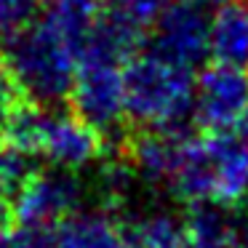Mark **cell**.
<instances>
[{
    "instance_id": "obj_1",
    "label": "cell",
    "mask_w": 248,
    "mask_h": 248,
    "mask_svg": "<svg viewBox=\"0 0 248 248\" xmlns=\"http://www.w3.org/2000/svg\"><path fill=\"white\" fill-rule=\"evenodd\" d=\"M168 192L195 203H219L237 208L248 198V139L227 134L187 136Z\"/></svg>"
},
{
    "instance_id": "obj_2",
    "label": "cell",
    "mask_w": 248,
    "mask_h": 248,
    "mask_svg": "<svg viewBox=\"0 0 248 248\" xmlns=\"http://www.w3.org/2000/svg\"><path fill=\"white\" fill-rule=\"evenodd\" d=\"M22 102L38 107H62L70 102L78 75V51L54 16L46 14L22 35L0 46Z\"/></svg>"
},
{
    "instance_id": "obj_3",
    "label": "cell",
    "mask_w": 248,
    "mask_h": 248,
    "mask_svg": "<svg viewBox=\"0 0 248 248\" xmlns=\"http://www.w3.org/2000/svg\"><path fill=\"white\" fill-rule=\"evenodd\" d=\"M123 80L125 115L136 128L187 134V125L195 123L192 70L147 51L128 59Z\"/></svg>"
},
{
    "instance_id": "obj_4",
    "label": "cell",
    "mask_w": 248,
    "mask_h": 248,
    "mask_svg": "<svg viewBox=\"0 0 248 248\" xmlns=\"http://www.w3.org/2000/svg\"><path fill=\"white\" fill-rule=\"evenodd\" d=\"M0 139L32 152L54 168L83 171L104 157L107 139L83 118L62 107H38L22 102L0 128Z\"/></svg>"
},
{
    "instance_id": "obj_5",
    "label": "cell",
    "mask_w": 248,
    "mask_h": 248,
    "mask_svg": "<svg viewBox=\"0 0 248 248\" xmlns=\"http://www.w3.org/2000/svg\"><path fill=\"white\" fill-rule=\"evenodd\" d=\"M125 64L109 59H88L78 62L75 86L70 93V107L78 118H83L93 131L107 139V144L120 147L125 141Z\"/></svg>"
},
{
    "instance_id": "obj_6",
    "label": "cell",
    "mask_w": 248,
    "mask_h": 248,
    "mask_svg": "<svg viewBox=\"0 0 248 248\" xmlns=\"http://www.w3.org/2000/svg\"><path fill=\"white\" fill-rule=\"evenodd\" d=\"M211 22L203 0H173L152 22L150 51L179 67L195 70L211 54Z\"/></svg>"
},
{
    "instance_id": "obj_7",
    "label": "cell",
    "mask_w": 248,
    "mask_h": 248,
    "mask_svg": "<svg viewBox=\"0 0 248 248\" xmlns=\"http://www.w3.org/2000/svg\"><path fill=\"white\" fill-rule=\"evenodd\" d=\"M88 195L91 184L80 171L54 166L40 168L16 198V221L19 227H56L67 216L83 211Z\"/></svg>"
},
{
    "instance_id": "obj_8",
    "label": "cell",
    "mask_w": 248,
    "mask_h": 248,
    "mask_svg": "<svg viewBox=\"0 0 248 248\" xmlns=\"http://www.w3.org/2000/svg\"><path fill=\"white\" fill-rule=\"evenodd\" d=\"M248 115V72L232 64H208L195 80V125L227 134Z\"/></svg>"
},
{
    "instance_id": "obj_9",
    "label": "cell",
    "mask_w": 248,
    "mask_h": 248,
    "mask_svg": "<svg viewBox=\"0 0 248 248\" xmlns=\"http://www.w3.org/2000/svg\"><path fill=\"white\" fill-rule=\"evenodd\" d=\"M54 248H134L112 211H78L54 227Z\"/></svg>"
},
{
    "instance_id": "obj_10",
    "label": "cell",
    "mask_w": 248,
    "mask_h": 248,
    "mask_svg": "<svg viewBox=\"0 0 248 248\" xmlns=\"http://www.w3.org/2000/svg\"><path fill=\"white\" fill-rule=\"evenodd\" d=\"M211 56L248 70V0H224L211 22Z\"/></svg>"
},
{
    "instance_id": "obj_11",
    "label": "cell",
    "mask_w": 248,
    "mask_h": 248,
    "mask_svg": "<svg viewBox=\"0 0 248 248\" xmlns=\"http://www.w3.org/2000/svg\"><path fill=\"white\" fill-rule=\"evenodd\" d=\"M187 240L192 248H237L240 216L219 203H195L184 216Z\"/></svg>"
},
{
    "instance_id": "obj_12",
    "label": "cell",
    "mask_w": 248,
    "mask_h": 248,
    "mask_svg": "<svg viewBox=\"0 0 248 248\" xmlns=\"http://www.w3.org/2000/svg\"><path fill=\"white\" fill-rule=\"evenodd\" d=\"M120 221L134 248H176L187 240L184 219L166 208L131 211Z\"/></svg>"
},
{
    "instance_id": "obj_13",
    "label": "cell",
    "mask_w": 248,
    "mask_h": 248,
    "mask_svg": "<svg viewBox=\"0 0 248 248\" xmlns=\"http://www.w3.org/2000/svg\"><path fill=\"white\" fill-rule=\"evenodd\" d=\"M38 171H40V160L32 152L0 139V184L14 195V200L38 176Z\"/></svg>"
},
{
    "instance_id": "obj_14",
    "label": "cell",
    "mask_w": 248,
    "mask_h": 248,
    "mask_svg": "<svg viewBox=\"0 0 248 248\" xmlns=\"http://www.w3.org/2000/svg\"><path fill=\"white\" fill-rule=\"evenodd\" d=\"M46 14V0H0V46H6Z\"/></svg>"
},
{
    "instance_id": "obj_15",
    "label": "cell",
    "mask_w": 248,
    "mask_h": 248,
    "mask_svg": "<svg viewBox=\"0 0 248 248\" xmlns=\"http://www.w3.org/2000/svg\"><path fill=\"white\" fill-rule=\"evenodd\" d=\"M112 6H118L120 11H125L128 16H134L136 22H141L144 27H150L173 0H109Z\"/></svg>"
},
{
    "instance_id": "obj_16",
    "label": "cell",
    "mask_w": 248,
    "mask_h": 248,
    "mask_svg": "<svg viewBox=\"0 0 248 248\" xmlns=\"http://www.w3.org/2000/svg\"><path fill=\"white\" fill-rule=\"evenodd\" d=\"M19 104H22L19 88H16V83H14L11 72H8V64H6V59H3V54H0V128H3L8 115H11Z\"/></svg>"
},
{
    "instance_id": "obj_17",
    "label": "cell",
    "mask_w": 248,
    "mask_h": 248,
    "mask_svg": "<svg viewBox=\"0 0 248 248\" xmlns=\"http://www.w3.org/2000/svg\"><path fill=\"white\" fill-rule=\"evenodd\" d=\"M11 221H16V200L0 184V232H8Z\"/></svg>"
},
{
    "instance_id": "obj_18",
    "label": "cell",
    "mask_w": 248,
    "mask_h": 248,
    "mask_svg": "<svg viewBox=\"0 0 248 248\" xmlns=\"http://www.w3.org/2000/svg\"><path fill=\"white\" fill-rule=\"evenodd\" d=\"M75 3H83V6H88V8H96V11H102L104 6H109V0H75Z\"/></svg>"
},
{
    "instance_id": "obj_19",
    "label": "cell",
    "mask_w": 248,
    "mask_h": 248,
    "mask_svg": "<svg viewBox=\"0 0 248 248\" xmlns=\"http://www.w3.org/2000/svg\"><path fill=\"white\" fill-rule=\"evenodd\" d=\"M243 136L248 139V115H246V120H243Z\"/></svg>"
},
{
    "instance_id": "obj_20",
    "label": "cell",
    "mask_w": 248,
    "mask_h": 248,
    "mask_svg": "<svg viewBox=\"0 0 248 248\" xmlns=\"http://www.w3.org/2000/svg\"><path fill=\"white\" fill-rule=\"evenodd\" d=\"M176 248H192V243H189V240H184L182 246H176Z\"/></svg>"
},
{
    "instance_id": "obj_21",
    "label": "cell",
    "mask_w": 248,
    "mask_h": 248,
    "mask_svg": "<svg viewBox=\"0 0 248 248\" xmlns=\"http://www.w3.org/2000/svg\"><path fill=\"white\" fill-rule=\"evenodd\" d=\"M203 3H224V0H203Z\"/></svg>"
}]
</instances>
